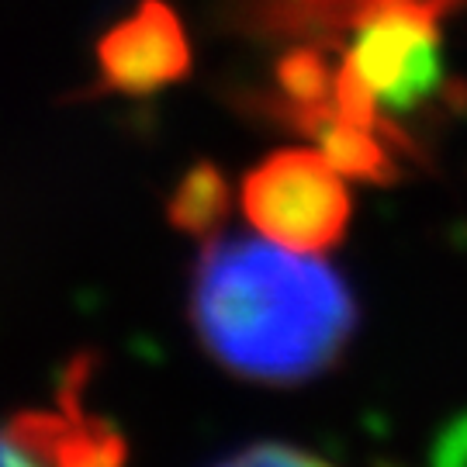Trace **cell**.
I'll return each instance as SVG.
<instances>
[{"instance_id":"obj_1","label":"cell","mask_w":467,"mask_h":467,"mask_svg":"<svg viewBox=\"0 0 467 467\" xmlns=\"http://www.w3.org/2000/svg\"><path fill=\"white\" fill-rule=\"evenodd\" d=\"M191 322L225 370L260 384H298L343 353L357 305L343 277L312 253L229 239L201 253Z\"/></svg>"},{"instance_id":"obj_7","label":"cell","mask_w":467,"mask_h":467,"mask_svg":"<svg viewBox=\"0 0 467 467\" xmlns=\"http://www.w3.org/2000/svg\"><path fill=\"white\" fill-rule=\"evenodd\" d=\"M318 142V152L329 160V167L339 170V177H353V181H368V184H391L399 181V160H395V146L391 139L381 142V132H370L360 125H350L343 118L333 115L318 125L312 135Z\"/></svg>"},{"instance_id":"obj_10","label":"cell","mask_w":467,"mask_h":467,"mask_svg":"<svg viewBox=\"0 0 467 467\" xmlns=\"http://www.w3.org/2000/svg\"><path fill=\"white\" fill-rule=\"evenodd\" d=\"M326 457H318V453L305 451V447H295V443H253L246 451H239L229 457V464H239V467H264V464H322Z\"/></svg>"},{"instance_id":"obj_5","label":"cell","mask_w":467,"mask_h":467,"mask_svg":"<svg viewBox=\"0 0 467 467\" xmlns=\"http://www.w3.org/2000/svg\"><path fill=\"white\" fill-rule=\"evenodd\" d=\"M98 90L146 98L191 73L184 21L167 0H139L94 46Z\"/></svg>"},{"instance_id":"obj_6","label":"cell","mask_w":467,"mask_h":467,"mask_svg":"<svg viewBox=\"0 0 467 467\" xmlns=\"http://www.w3.org/2000/svg\"><path fill=\"white\" fill-rule=\"evenodd\" d=\"M370 0H218V17L256 38L329 42L353 32Z\"/></svg>"},{"instance_id":"obj_9","label":"cell","mask_w":467,"mask_h":467,"mask_svg":"<svg viewBox=\"0 0 467 467\" xmlns=\"http://www.w3.org/2000/svg\"><path fill=\"white\" fill-rule=\"evenodd\" d=\"M274 73H277V87H281L284 100L301 104V108L333 104L336 69L322 49V42H305V46L287 49L277 59Z\"/></svg>"},{"instance_id":"obj_11","label":"cell","mask_w":467,"mask_h":467,"mask_svg":"<svg viewBox=\"0 0 467 467\" xmlns=\"http://www.w3.org/2000/svg\"><path fill=\"white\" fill-rule=\"evenodd\" d=\"M433 461L436 464H467V412L436 436Z\"/></svg>"},{"instance_id":"obj_2","label":"cell","mask_w":467,"mask_h":467,"mask_svg":"<svg viewBox=\"0 0 467 467\" xmlns=\"http://www.w3.org/2000/svg\"><path fill=\"white\" fill-rule=\"evenodd\" d=\"M243 212L253 229L284 250L326 253L347 235L353 201L322 152L281 150L246 173Z\"/></svg>"},{"instance_id":"obj_8","label":"cell","mask_w":467,"mask_h":467,"mask_svg":"<svg viewBox=\"0 0 467 467\" xmlns=\"http://www.w3.org/2000/svg\"><path fill=\"white\" fill-rule=\"evenodd\" d=\"M167 218L181 233L212 239L229 218V184H225L222 170L208 160L184 170V177L170 191Z\"/></svg>"},{"instance_id":"obj_12","label":"cell","mask_w":467,"mask_h":467,"mask_svg":"<svg viewBox=\"0 0 467 467\" xmlns=\"http://www.w3.org/2000/svg\"><path fill=\"white\" fill-rule=\"evenodd\" d=\"M422 7H430L436 17H447L453 15V11H461V7H467V0H419Z\"/></svg>"},{"instance_id":"obj_4","label":"cell","mask_w":467,"mask_h":467,"mask_svg":"<svg viewBox=\"0 0 467 467\" xmlns=\"http://www.w3.org/2000/svg\"><path fill=\"white\" fill-rule=\"evenodd\" d=\"M87 360H77L56 409H28L0 422V464L108 467L129 457L125 436L108 419L90 416L80 395Z\"/></svg>"},{"instance_id":"obj_3","label":"cell","mask_w":467,"mask_h":467,"mask_svg":"<svg viewBox=\"0 0 467 467\" xmlns=\"http://www.w3.org/2000/svg\"><path fill=\"white\" fill-rule=\"evenodd\" d=\"M347 63L384 108L412 111L443 87L440 17L419 0H370Z\"/></svg>"}]
</instances>
